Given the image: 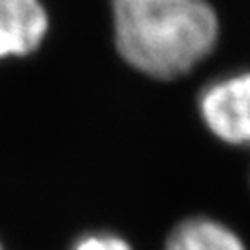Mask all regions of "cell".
Instances as JSON below:
<instances>
[{
  "instance_id": "1",
  "label": "cell",
  "mask_w": 250,
  "mask_h": 250,
  "mask_svg": "<svg viewBox=\"0 0 250 250\" xmlns=\"http://www.w3.org/2000/svg\"><path fill=\"white\" fill-rule=\"evenodd\" d=\"M118 53L134 69L175 79L205 59L219 24L205 0H112Z\"/></svg>"
},
{
  "instance_id": "5",
  "label": "cell",
  "mask_w": 250,
  "mask_h": 250,
  "mask_svg": "<svg viewBox=\"0 0 250 250\" xmlns=\"http://www.w3.org/2000/svg\"><path fill=\"white\" fill-rule=\"evenodd\" d=\"M71 250H132V248L126 240L116 234L93 232V234L79 238Z\"/></svg>"
},
{
  "instance_id": "3",
  "label": "cell",
  "mask_w": 250,
  "mask_h": 250,
  "mask_svg": "<svg viewBox=\"0 0 250 250\" xmlns=\"http://www.w3.org/2000/svg\"><path fill=\"white\" fill-rule=\"evenodd\" d=\"M49 18L42 0H0V61L40 49Z\"/></svg>"
},
{
  "instance_id": "4",
  "label": "cell",
  "mask_w": 250,
  "mask_h": 250,
  "mask_svg": "<svg viewBox=\"0 0 250 250\" xmlns=\"http://www.w3.org/2000/svg\"><path fill=\"white\" fill-rule=\"evenodd\" d=\"M166 250H246V246L223 223L195 217L179 223L171 230Z\"/></svg>"
},
{
  "instance_id": "6",
  "label": "cell",
  "mask_w": 250,
  "mask_h": 250,
  "mask_svg": "<svg viewBox=\"0 0 250 250\" xmlns=\"http://www.w3.org/2000/svg\"><path fill=\"white\" fill-rule=\"evenodd\" d=\"M0 250H4V246H2V242H0Z\"/></svg>"
},
{
  "instance_id": "2",
  "label": "cell",
  "mask_w": 250,
  "mask_h": 250,
  "mask_svg": "<svg viewBox=\"0 0 250 250\" xmlns=\"http://www.w3.org/2000/svg\"><path fill=\"white\" fill-rule=\"evenodd\" d=\"M205 126L232 146L250 144V73L227 77L209 85L199 99Z\"/></svg>"
}]
</instances>
